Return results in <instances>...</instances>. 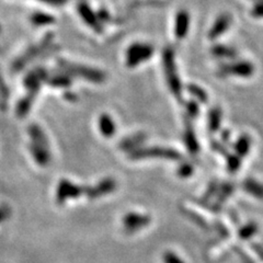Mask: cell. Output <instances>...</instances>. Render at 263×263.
Segmentation results:
<instances>
[{"label": "cell", "instance_id": "cell-3", "mask_svg": "<svg viewBox=\"0 0 263 263\" xmlns=\"http://www.w3.org/2000/svg\"><path fill=\"white\" fill-rule=\"evenodd\" d=\"M129 158L132 160H143L149 158H160L167 160H181L182 156L181 154L172 148L166 147H139L137 149L129 153Z\"/></svg>", "mask_w": 263, "mask_h": 263}, {"label": "cell", "instance_id": "cell-10", "mask_svg": "<svg viewBox=\"0 0 263 263\" xmlns=\"http://www.w3.org/2000/svg\"><path fill=\"white\" fill-rule=\"evenodd\" d=\"M29 148L33 158H34V160L37 164H40V166L45 167L46 164L51 161V154H49L48 147L31 143Z\"/></svg>", "mask_w": 263, "mask_h": 263}, {"label": "cell", "instance_id": "cell-30", "mask_svg": "<svg viewBox=\"0 0 263 263\" xmlns=\"http://www.w3.org/2000/svg\"><path fill=\"white\" fill-rule=\"evenodd\" d=\"M185 108H186V113L189 114V117L190 118H196L197 114H199V105L196 104V102L194 101H189L185 104Z\"/></svg>", "mask_w": 263, "mask_h": 263}, {"label": "cell", "instance_id": "cell-35", "mask_svg": "<svg viewBox=\"0 0 263 263\" xmlns=\"http://www.w3.org/2000/svg\"><path fill=\"white\" fill-rule=\"evenodd\" d=\"M229 136H230V133H229V132L225 130L224 133H223V139H224V142H227V137L229 138Z\"/></svg>", "mask_w": 263, "mask_h": 263}, {"label": "cell", "instance_id": "cell-16", "mask_svg": "<svg viewBox=\"0 0 263 263\" xmlns=\"http://www.w3.org/2000/svg\"><path fill=\"white\" fill-rule=\"evenodd\" d=\"M36 96L35 95H32V93H29L22 98L21 100L18 102V104H16V109H15V113H16V117L18 118H24L27 117L28 113L30 112L31 108H32V103L33 101H34V98Z\"/></svg>", "mask_w": 263, "mask_h": 263}, {"label": "cell", "instance_id": "cell-33", "mask_svg": "<svg viewBox=\"0 0 263 263\" xmlns=\"http://www.w3.org/2000/svg\"><path fill=\"white\" fill-rule=\"evenodd\" d=\"M41 2L49 4V5H56V6H60V5H64L66 3V0H41Z\"/></svg>", "mask_w": 263, "mask_h": 263}, {"label": "cell", "instance_id": "cell-28", "mask_svg": "<svg viewBox=\"0 0 263 263\" xmlns=\"http://www.w3.org/2000/svg\"><path fill=\"white\" fill-rule=\"evenodd\" d=\"M194 168L192 167V164L190 163H182L180 166V168L178 169V175L181 178H189L191 177V175L193 174Z\"/></svg>", "mask_w": 263, "mask_h": 263}, {"label": "cell", "instance_id": "cell-27", "mask_svg": "<svg viewBox=\"0 0 263 263\" xmlns=\"http://www.w3.org/2000/svg\"><path fill=\"white\" fill-rule=\"evenodd\" d=\"M32 23L35 26H45V24H49L54 21L51 15H47L44 13H35L32 15Z\"/></svg>", "mask_w": 263, "mask_h": 263}, {"label": "cell", "instance_id": "cell-17", "mask_svg": "<svg viewBox=\"0 0 263 263\" xmlns=\"http://www.w3.org/2000/svg\"><path fill=\"white\" fill-rule=\"evenodd\" d=\"M28 132H29V136L31 138L32 143L48 147L47 137H46V135L44 133V130L41 128L39 125H36V124L30 125Z\"/></svg>", "mask_w": 263, "mask_h": 263}, {"label": "cell", "instance_id": "cell-4", "mask_svg": "<svg viewBox=\"0 0 263 263\" xmlns=\"http://www.w3.org/2000/svg\"><path fill=\"white\" fill-rule=\"evenodd\" d=\"M154 54V47L147 44L135 43L130 45L126 52V65L128 67H136L139 64L149 60Z\"/></svg>", "mask_w": 263, "mask_h": 263}, {"label": "cell", "instance_id": "cell-24", "mask_svg": "<svg viewBox=\"0 0 263 263\" xmlns=\"http://www.w3.org/2000/svg\"><path fill=\"white\" fill-rule=\"evenodd\" d=\"M213 54L217 56V57H228V59H232V57H235L237 55V53L234 51L233 48H229L226 46H221V45H217L212 49Z\"/></svg>", "mask_w": 263, "mask_h": 263}, {"label": "cell", "instance_id": "cell-25", "mask_svg": "<svg viewBox=\"0 0 263 263\" xmlns=\"http://www.w3.org/2000/svg\"><path fill=\"white\" fill-rule=\"evenodd\" d=\"M187 91L190 92L192 96H194L196 99H199L201 102H206L208 101V93L204 91L202 88H200L199 86L196 85H189L186 87Z\"/></svg>", "mask_w": 263, "mask_h": 263}, {"label": "cell", "instance_id": "cell-20", "mask_svg": "<svg viewBox=\"0 0 263 263\" xmlns=\"http://www.w3.org/2000/svg\"><path fill=\"white\" fill-rule=\"evenodd\" d=\"M189 30V15L186 12H180L176 20V36L178 39H183Z\"/></svg>", "mask_w": 263, "mask_h": 263}, {"label": "cell", "instance_id": "cell-12", "mask_svg": "<svg viewBox=\"0 0 263 263\" xmlns=\"http://www.w3.org/2000/svg\"><path fill=\"white\" fill-rule=\"evenodd\" d=\"M146 139V134L144 133H136L134 135H130L124 139H122V142L120 144V148L122 151L125 152H133L137 148L141 147V145L145 142Z\"/></svg>", "mask_w": 263, "mask_h": 263}, {"label": "cell", "instance_id": "cell-11", "mask_svg": "<svg viewBox=\"0 0 263 263\" xmlns=\"http://www.w3.org/2000/svg\"><path fill=\"white\" fill-rule=\"evenodd\" d=\"M151 221V218L147 215L137 213H129L124 217V225L129 230L139 229L146 226Z\"/></svg>", "mask_w": 263, "mask_h": 263}, {"label": "cell", "instance_id": "cell-8", "mask_svg": "<svg viewBox=\"0 0 263 263\" xmlns=\"http://www.w3.org/2000/svg\"><path fill=\"white\" fill-rule=\"evenodd\" d=\"M115 189H117V182L111 178H105L95 186L85 187V194L90 199H99L113 192Z\"/></svg>", "mask_w": 263, "mask_h": 263}, {"label": "cell", "instance_id": "cell-31", "mask_svg": "<svg viewBox=\"0 0 263 263\" xmlns=\"http://www.w3.org/2000/svg\"><path fill=\"white\" fill-rule=\"evenodd\" d=\"M212 147H213V149L215 151V152H217V153H219V154H221V155H227V151H226V148L221 145V144H219V143H216V142H213L212 143Z\"/></svg>", "mask_w": 263, "mask_h": 263}, {"label": "cell", "instance_id": "cell-9", "mask_svg": "<svg viewBox=\"0 0 263 263\" xmlns=\"http://www.w3.org/2000/svg\"><path fill=\"white\" fill-rule=\"evenodd\" d=\"M48 75L43 68H36L34 70L30 71L28 75L24 78V86L28 89L29 93L37 95L41 88V84L45 80H47Z\"/></svg>", "mask_w": 263, "mask_h": 263}, {"label": "cell", "instance_id": "cell-23", "mask_svg": "<svg viewBox=\"0 0 263 263\" xmlns=\"http://www.w3.org/2000/svg\"><path fill=\"white\" fill-rule=\"evenodd\" d=\"M229 22H230V19L228 18V16H221V18L218 19L216 21V23L214 24V27L211 30L209 36L211 39H216L217 36H219L221 33H223L228 28Z\"/></svg>", "mask_w": 263, "mask_h": 263}, {"label": "cell", "instance_id": "cell-15", "mask_svg": "<svg viewBox=\"0 0 263 263\" xmlns=\"http://www.w3.org/2000/svg\"><path fill=\"white\" fill-rule=\"evenodd\" d=\"M251 137L249 135H241L239 138L237 139V142L234 145V149L237 156H239V157H245L249 154L250 152V148H251Z\"/></svg>", "mask_w": 263, "mask_h": 263}, {"label": "cell", "instance_id": "cell-32", "mask_svg": "<svg viewBox=\"0 0 263 263\" xmlns=\"http://www.w3.org/2000/svg\"><path fill=\"white\" fill-rule=\"evenodd\" d=\"M10 213V210L8 209L6 205H2L0 206V221H3L5 218L8 217V215H9Z\"/></svg>", "mask_w": 263, "mask_h": 263}, {"label": "cell", "instance_id": "cell-34", "mask_svg": "<svg viewBox=\"0 0 263 263\" xmlns=\"http://www.w3.org/2000/svg\"><path fill=\"white\" fill-rule=\"evenodd\" d=\"M64 97L66 100H68V101H76L77 100V96L72 92H68V91L65 92Z\"/></svg>", "mask_w": 263, "mask_h": 263}, {"label": "cell", "instance_id": "cell-13", "mask_svg": "<svg viewBox=\"0 0 263 263\" xmlns=\"http://www.w3.org/2000/svg\"><path fill=\"white\" fill-rule=\"evenodd\" d=\"M99 129L104 137H111L115 134L117 126L109 114H102L99 119Z\"/></svg>", "mask_w": 263, "mask_h": 263}, {"label": "cell", "instance_id": "cell-19", "mask_svg": "<svg viewBox=\"0 0 263 263\" xmlns=\"http://www.w3.org/2000/svg\"><path fill=\"white\" fill-rule=\"evenodd\" d=\"M47 84L55 88H67L71 85V77L66 72L56 73V75L47 78Z\"/></svg>", "mask_w": 263, "mask_h": 263}, {"label": "cell", "instance_id": "cell-1", "mask_svg": "<svg viewBox=\"0 0 263 263\" xmlns=\"http://www.w3.org/2000/svg\"><path fill=\"white\" fill-rule=\"evenodd\" d=\"M59 66L63 72H66L70 77H80L87 81L95 82V84H101L105 80V75L101 70L88 67L85 65L70 63L67 61H60Z\"/></svg>", "mask_w": 263, "mask_h": 263}, {"label": "cell", "instance_id": "cell-21", "mask_svg": "<svg viewBox=\"0 0 263 263\" xmlns=\"http://www.w3.org/2000/svg\"><path fill=\"white\" fill-rule=\"evenodd\" d=\"M79 12L82 16V19H84L90 27H91L92 29H95L98 32L101 31V26L98 21V18H96V15L93 14V12L91 10L89 9V7L80 6L79 7Z\"/></svg>", "mask_w": 263, "mask_h": 263}, {"label": "cell", "instance_id": "cell-14", "mask_svg": "<svg viewBox=\"0 0 263 263\" xmlns=\"http://www.w3.org/2000/svg\"><path fill=\"white\" fill-rule=\"evenodd\" d=\"M184 143L187 147L189 152L191 154H196L199 152V143H197V138L194 133V128L191 126L190 123H186V126L184 129Z\"/></svg>", "mask_w": 263, "mask_h": 263}, {"label": "cell", "instance_id": "cell-29", "mask_svg": "<svg viewBox=\"0 0 263 263\" xmlns=\"http://www.w3.org/2000/svg\"><path fill=\"white\" fill-rule=\"evenodd\" d=\"M220 193H219V197H218V201L220 202V203H223V201H225L227 197H229L230 196V194L233 193V191H234V186L230 184V183H228V184H225V185H223L220 187ZM218 202V203H219Z\"/></svg>", "mask_w": 263, "mask_h": 263}, {"label": "cell", "instance_id": "cell-7", "mask_svg": "<svg viewBox=\"0 0 263 263\" xmlns=\"http://www.w3.org/2000/svg\"><path fill=\"white\" fill-rule=\"evenodd\" d=\"M254 67L249 62H238L224 65L219 69V73L221 76H239V77H250L253 75Z\"/></svg>", "mask_w": 263, "mask_h": 263}, {"label": "cell", "instance_id": "cell-22", "mask_svg": "<svg viewBox=\"0 0 263 263\" xmlns=\"http://www.w3.org/2000/svg\"><path fill=\"white\" fill-rule=\"evenodd\" d=\"M208 124L209 129L212 133H215L219 128L221 124V111L218 108H214L209 112V118H208Z\"/></svg>", "mask_w": 263, "mask_h": 263}, {"label": "cell", "instance_id": "cell-26", "mask_svg": "<svg viewBox=\"0 0 263 263\" xmlns=\"http://www.w3.org/2000/svg\"><path fill=\"white\" fill-rule=\"evenodd\" d=\"M226 161H227V169L230 172H236V171L239 170L240 164H241V160H240L239 156L228 155L227 158H226Z\"/></svg>", "mask_w": 263, "mask_h": 263}, {"label": "cell", "instance_id": "cell-2", "mask_svg": "<svg viewBox=\"0 0 263 263\" xmlns=\"http://www.w3.org/2000/svg\"><path fill=\"white\" fill-rule=\"evenodd\" d=\"M162 64L171 92L180 100L181 97H182V85H181V81L177 72L174 49L170 47H167L164 49L162 54Z\"/></svg>", "mask_w": 263, "mask_h": 263}, {"label": "cell", "instance_id": "cell-18", "mask_svg": "<svg viewBox=\"0 0 263 263\" xmlns=\"http://www.w3.org/2000/svg\"><path fill=\"white\" fill-rule=\"evenodd\" d=\"M242 189L250 195L257 197V199H263V184L258 182V181L247 179L242 182Z\"/></svg>", "mask_w": 263, "mask_h": 263}, {"label": "cell", "instance_id": "cell-5", "mask_svg": "<svg viewBox=\"0 0 263 263\" xmlns=\"http://www.w3.org/2000/svg\"><path fill=\"white\" fill-rule=\"evenodd\" d=\"M85 194V187L70 182L69 180L63 179L60 181L56 191V201L59 204H64L67 200H73Z\"/></svg>", "mask_w": 263, "mask_h": 263}, {"label": "cell", "instance_id": "cell-6", "mask_svg": "<svg viewBox=\"0 0 263 263\" xmlns=\"http://www.w3.org/2000/svg\"><path fill=\"white\" fill-rule=\"evenodd\" d=\"M49 42H51V36H47L40 44L30 47L26 53L21 55L19 59H16L13 62V65H12L13 71H20L24 67V66L29 64L33 59H35V57H37L41 53L44 52L45 48L49 44Z\"/></svg>", "mask_w": 263, "mask_h": 263}]
</instances>
